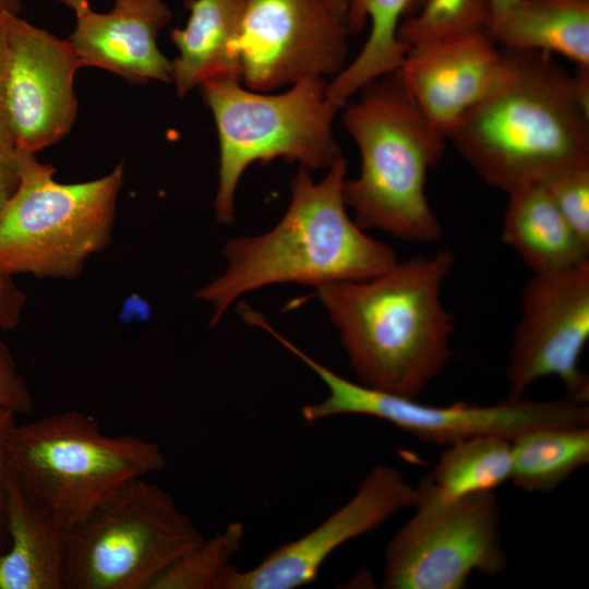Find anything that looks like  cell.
<instances>
[{
    "instance_id": "1",
    "label": "cell",
    "mask_w": 589,
    "mask_h": 589,
    "mask_svg": "<svg viewBox=\"0 0 589 589\" xmlns=\"http://www.w3.org/2000/svg\"><path fill=\"white\" fill-rule=\"evenodd\" d=\"M490 92L448 133L489 185L510 193L589 165V68L570 74L549 52L503 48Z\"/></svg>"
},
{
    "instance_id": "2",
    "label": "cell",
    "mask_w": 589,
    "mask_h": 589,
    "mask_svg": "<svg viewBox=\"0 0 589 589\" xmlns=\"http://www.w3.org/2000/svg\"><path fill=\"white\" fill-rule=\"evenodd\" d=\"M454 263L444 250L365 280L315 287L362 385L416 398L444 370L454 324L441 289Z\"/></svg>"
},
{
    "instance_id": "3",
    "label": "cell",
    "mask_w": 589,
    "mask_h": 589,
    "mask_svg": "<svg viewBox=\"0 0 589 589\" xmlns=\"http://www.w3.org/2000/svg\"><path fill=\"white\" fill-rule=\"evenodd\" d=\"M346 169L341 159L315 182L301 167L291 180V201L279 223L268 232L224 244L225 272L195 293L213 308L211 326L255 289L284 283L317 287L365 280L398 262L392 247L366 235L348 215Z\"/></svg>"
},
{
    "instance_id": "4",
    "label": "cell",
    "mask_w": 589,
    "mask_h": 589,
    "mask_svg": "<svg viewBox=\"0 0 589 589\" xmlns=\"http://www.w3.org/2000/svg\"><path fill=\"white\" fill-rule=\"evenodd\" d=\"M342 122L361 156L360 175L344 182V200L363 230L380 229L412 243L437 241L443 229L425 184L445 140L423 116L397 71L360 89Z\"/></svg>"
},
{
    "instance_id": "5",
    "label": "cell",
    "mask_w": 589,
    "mask_h": 589,
    "mask_svg": "<svg viewBox=\"0 0 589 589\" xmlns=\"http://www.w3.org/2000/svg\"><path fill=\"white\" fill-rule=\"evenodd\" d=\"M5 450L8 468L65 532L130 482L167 466L157 443L108 435L77 410L15 423Z\"/></svg>"
},
{
    "instance_id": "6",
    "label": "cell",
    "mask_w": 589,
    "mask_h": 589,
    "mask_svg": "<svg viewBox=\"0 0 589 589\" xmlns=\"http://www.w3.org/2000/svg\"><path fill=\"white\" fill-rule=\"evenodd\" d=\"M326 85L324 79L310 77L286 93L271 95L245 89L232 79L200 84L219 139L214 208L220 224L233 223L237 185L250 165L280 158L315 170L344 159L332 130L337 111L326 100Z\"/></svg>"
},
{
    "instance_id": "7",
    "label": "cell",
    "mask_w": 589,
    "mask_h": 589,
    "mask_svg": "<svg viewBox=\"0 0 589 589\" xmlns=\"http://www.w3.org/2000/svg\"><path fill=\"white\" fill-rule=\"evenodd\" d=\"M26 154L21 183L0 215V269L9 276L75 279L111 242L123 165L106 176L60 183Z\"/></svg>"
},
{
    "instance_id": "8",
    "label": "cell",
    "mask_w": 589,
    "mask_h": 589,
    "mask_svg": "<svg viewBox=\"0 0 589 589\" xmlns=\"http://www.w3.org/2000/svg\"><path fill=\"white\" fill-rule=\"evenodd\" d=\"M203 539L170 494L136 479L65 533L64 589H149Z\"/></svg>"
},
{
    "instance_id": "9",
    "label": "cell",
    "mask_w": 589,
    "mask_h": 589,
    "mask_svg": "<svg viewBox=\"0 0 589 589\" xmlns=\"http://www.w3.org/2000/svg\"><path fill=\"white\" fill-rule=\"evenodd\" d=\"M279 342L304 362L328 389L322 401L302 408L306 424L341 414L368 416L386 421L420 441L446 446L481 435L512 441L540 426L589 425L586 401L567 397L560 400L506 398L489 406L464 401L448 406L425 405L414 398L353 383L309 357L287 338L281 337Z\"/></svg>"
},
{
    "instance_id": "10",
    "label": "cell",
    "mask_w": 589,
    "mask_h": 589,
    "mask_svg": "<svg viewBox=\"0 0 589 589\" xmlns=\"http://www.w3.org/2000/svg\"><path fill=\"white\" fill-rule=\"evenodd\" d=\"M385 554L387 589H462L473 573L506 568L494 492L448 503H417Z\"/></svg>"
},
{
    "instance_id": "11",
    "label": "cell",
    "mask_w": 589,
    "mask_h": 589,
    "mask_svg": "<svg viewBox=\"0 0 589 589\" xmlns=\"http://www.w3.org/2000/svg\"><path fill=\"white\" fill-rule=\"evenodd\" d=\"M589 340V260L533 274L520 301L506 369L508 399L522 398L540 378L557 377L565 397L589 401L580 358Z\"/></svg>"
},
{
    "instance_id": "12",
    "label": "cell",
    "mask_w": 589,
    "mask_h": 589,
    "mask_svg": "<svg viewBox=\"0 0 589 589\" xmlns=\"http://www.w3.org/2000/svg\"><path fill=\"white\" fill-rule=\"evenodd\" d=\"M347 31L325 0H247L232 44L249 89L267 92L346 65Z\"/></svg>"
},
{
    "instance_id": "13",
    "label": "cell",
    "mask_w": 589,
    "mask_h": 589,
    "mask_svg": "<svg viewBox=\"0 0 589 589\" xmlns=\"http://www.w3.org/2000/svg\"><path fill=\"white\" fill-rule=\"evenodd\" d=\"M4 101L15 145L35 154L64 137L77 115L75 73L82 64L69 39L0 15Z\"/></svg>"
},
{
    "instance_id": "14",
    "label": "cell",
    "mask_w": 589,
    "mask_h": 589,
    "mask_svg": "<svg viewBox=\"0 0 589 589\" xmlns=\"http://www.w3.org/2000/svg\"><path fill=\"white\" fill-rule=\"evenodd\" d=\"M416 498V488L399 470L377 466L361 481L351 500L312 531L278 546L251 569L228 565L216 589H293L310 585L335 550L413 507Z\"/></svg>"
},
{
    "instance_id": "15",
    "label": "cell",
    "mask_w": 589,
    "mask_h": 589,
    "mask_svg": "<svg viewBox=\"0 0 589 589\" xmlns=\"http://www.w3.org/2000/svg\"><path fill=\"white\" fill-rule=\"evenodd\" d=\"M502 62L490 32L474 31L409 47L396 71L426 120L447 137L490 92Z\"/></svg>"
},
{
    "instance_id": "16",
    "label": "cell",
    "mask_w": 589,
    "mask_h": 589,
    "mask_svg": "<svg viewBox=\"0 0 589 589\" xmlns=\"http://www.w3.org/2000/svg\"><path fill=\"white\" fill-rule=\"evenodd\" d=\"M69 40L82 67L116 73L131 83L172 82V65L157 46L171 13L161 0L116 2L111 11L76 16Z\"/></svg>"
},
{
    "instance_id": "17",
    "label": "cell",
    "mask_w": 589,
    "mask_h": 589,
    "mask_svg": "<svg viewBox=\"0 0 589 589\" xmlns=\"http://www.w3.org/2000/svg\"><path fill=\"white\" fill-rule=\"evenodd\" d=\"M0 589H64L65 531L8 468Z\"/></svg>"
},
{
    "instance_id": "18",
    "label": "cell",
    "mask_w": 589,
    "mask_h": 589,
    "mask_svg": "<svg viewBox=\"0 0 589 589\" xmlns=\"http://www.w3.org/2000/svg\"><path fill=\"white\" fill-rule=\"evenodd\" d=\"M247 0H188L187 25L173 28L178 48L171 61L172 83L180 97L212 79L241 81L240 63L232 50Z\"/></svg>"
},
{
    "instance_id": "19",
    "label": "cell",
    "mask_w": 589,
    "mask_h": 589,
    "mask_svg": "<svg viewBox=\"0 0 589 589\" xmlns=\"http://www.w3.org/2000/svg\"><path fill=\"white\" fill-rule=\"evenodd\" d=\"M502 240L533 274H546L589 260V247L570 229L543 184L507 194Z\"/></svg>"
},
{
    "instance_id": "20",
    "label": "cell",
    "mask_w": 589,
    "mask_h": 589,
    "mask_svg": "<svg viewBox=\"0 0 589 589\" xmlns=\"http://www.w3.org/2000/svg\"><path fill=\"white\" fill-rule=\"evenodd\" d=\"M424 0H349L345 26L348 34L371 24L368 39L356 57L327 84L325 95L330 106L340 109L366 84L396 71L408 50L397 33L402 17L413 14Z\"/></svg>"
},
{
    "instance_id": "21",
    "label": "cell",
    "mask_w": 589,
    "mask_h": 589,
    "mask_svg": "<svg viewBox=\"0 0 589 589\" xmlns=\"http://www.w3.org/2000/svg\"><path fill=\"white\" fill-rule=\"evenodd\" d=\"M490 34L503 48L557 53L589 68V0H517Z\"/></svg>"
},
{
    "instance_id": "22",
    "label": "cell",
    "mask_w": 589,
    "mask_h": 589,
    "mask_svg": "<svg viewBox=\"0 0 589 589\" xmlns=\"http://www.w3.org/2000/svg\"><path fill=\"white\" fill-rule=\"evenodd\" d=\"M512 461V441L506 437L481 435L448 445L416 488L414 504L448 503L494 492L510 480Z\"/></svg>"
},
{
    "instance_id": "23",
    "label": "cell",
    "mask_w": 589,
    "mask_h": 589,
    "mask_svg": "<svg viewBox=\"0 0 589 589\" xmlns=\"http://www.w3.org/2000/svg\"><path fill=\"white\" fill-rule=\"evenodd\" d=\"M510 481L550 492L589 462V425L540 426L512 440Z\"/></svg>"
},
{
    "instance_id": "24",
    "label": "cell",
    "mask_w": 589,
    "mask_h": 589,
    "mask_svg": "<svg viewBox=\"0 0 589 589\" xmlns=\"http://www.w3.org/2000/svg\"><path fill=\"white\" fill-rule=\"evenodd\" d=\"M490 0H424L398 27V39L408 48L421 43L474 31H488Z\"/></svg>"
},
{
    "instance_id": "25",
    "label": "cell",
    "mask_w": 589,
    "mask_h": 589,
    "mask_svg": "<svg viewBox=\"0 0 589 589\" xmlns=\"http://www.w3.org/2000/svg\"><path fill=\"white\" fill-rule=\"evenodd\" d=\"M244 528L232 522L211 539H203L165 569L149 589H216L217 581L241 548Z\"/></svg>"
},
{
    "instance_id": "26",
    "label": "cell",
    "mask_w": 589,
    "mask_h": 589,
    "mask_svg": "<svg viewBox=\"0 0 589 589\" xmlns=\"http://www.w3.org/2000/svg\"><path fill=\"white\" fill-rule=\"evenodd\" d=\"M543 187L570 229L589 247V165L562 171Z\"/></svg>"
},
{
    "instance_id": "27",
    "label": "cell",
    "mask_w": 589,
    "mask_h": 589,
    "mask_svg": "<svg viewBox=\"0 0 589 589\" xmlns=\"http://www.w3.org/2000/svg\"><path fill=\"white\" fill-rule=\"evenodd\" d=\"M0 407L16 414L34 409V399L26 381L5 344L0 339Z\"/></svg>"
},
{
    "instance_id": "28",
    "label": "cell",
    "mask_w": 589,
    "mask_h": 589,
    "mask_svg": "<svg viewBox=\"0 0 589 589\" xmlns=\"http://www.w3.org/2000/svg\"><path fill=\"white\" fill-rule=\"evenodd\" d=\"M25 155L14 143L0 137V215L21 183Z\"/></svg>"
},
{
    "instance_id": "29",
    "label": "cell",
    "mask_w": 589,
    "mask_h": 589,
    "mask_svg": "<svg viewBox=\"0 0 589 589\" xmlns=\"http://www.w3.org/2000/svg\"><path fill=\"white\" fill-rule=\"evenodd\" d=\"M26 302L24 292L12 276L0 269V329L13 330L20 323Z\"/></svg>"
},
{
    "instance_id": "30",
    "label": "cell",
    "mask_w": 589,
    "mask_h": 589,
    "mask_svg": "<svg viewBox=\"0 0 589 589\" xmlns=\"http://www.w3.org/2000/svg\"><path fill=\"white\" fill-rule=\"evenodd\" d=\"M16 413L0 407V553L9 544L5 524V479H7V438L12 426L16 423Z\"/></svg>"
},
{
    "instance_id": "31",
    "label": "cell",
    "mask_w": 589,
    "mask_h": 589,
    "mask_svg": "<svg viewBox=\"0 0 589 589\" xmlns=\"http://www.w3.org/2000/svg\"><path fill=\"white\" fill-rule=\"evenodd\" d=\"M0 137L10 141L15 144L13 135L10 130L5 101H4V64H3V53L2 46L0 40Z\"/></svg>"
},
{
    "instance_id": "32",
    "label": "cell",
    "mask_w": 589,
    "mask_h": 589,
    "mask_svg": "<svg viewBox=\"0 0 589 589\" xmlns=\"http://www.w3.org/2000/svg\"><path fill=\"white\" fill-rule=\"evenodd\" d=\"M490 1H491V8H492L491 26L496 21H498L517 2V0H490Z\"/></svg>"
},
{
    "instance_id": "33",
    "label": "cell",
    "mask_w": 589,
    "mask_h": 589,
    "mask_svg": "<svg viewBox=\"0 0 589 589\" xmlns=\"http://www.w3.org/2000/svg\"><path fill=\"white\" fill-rule=\"evenodd\" d=\"M58 1L69 7L70 9H72L75 12L76 16L81 15L82 13L91 9L88 0H58ZM139 1H149V0H116V2H119V3L139 2Z\"/></svg>"
},
{
    "instance_id": "34",
    "label": "cell",
    "mask_w": 589,
    "mask_h": 589,
    "mask_svg": "<svg viewBox=\"0 0 589 589\" xmlns=\"http://www.w3.org/2000/svg\"><path fill=\"white\" fill-rule=\"evenodd\" d=\"M325 1L328 3V5L333 9V11L339 16V19L345 24L349 0H325Z\"/></svg>"
},
{
    "instance_id": "35",
    "label": "cell",
    "mask_w": 589,
    "mask_h": 589,
    "mask_svg": "<svg viewBox=\"0 0 589 589\" xmlns=\"http://www.w3.org/2000/svg\"><path fill=\"white\" fill-rule=\"evenodd\" d=\"M20 10L19 0H0V15L4 13H15Z\"/></svg>"
}]
</instances>
